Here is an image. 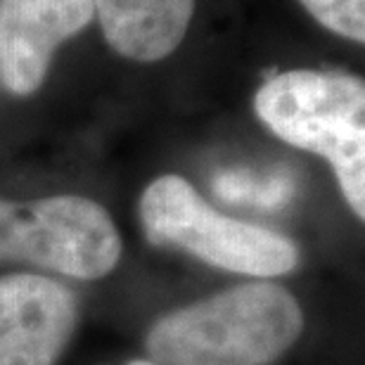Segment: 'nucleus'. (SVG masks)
I'll use <instances>...</instances> for the list:
<instances>
[{
	"label": "nucleus",
	"instance_id": "1",
	"mask_svg": "<svg viewBox=\"0 0 365 365\" xmlns=\"http://www.w3.org/2000/svg\"><path fill=\"white\" fill-rule=\"evenodd\" d=\"M302 330V306L287 289L250 282L159 318L145 346L157 365H268Z\"/></svg>",
	"mask_w": 365,
	"mask_h": 365
},
{
	"label": "nucleus",
	"instance_id": "2",
	"mask_svg": "<svg viewBox=\"0 0 365 365\" xmlns=\"http://www.w3.org/2000/svg\"><path fill=\"white\" fill-rule=\"evenodd\" d=\"M259 119L280 140L330 162L344 200L365 216V86L334 71H284L261 86Z\"/></svg>",
	"mask_w": 365,
	"mask_h": 365
},
{
	"label": "nucleus",
	"instance_id": "3",
	"mask_svg": "<svg viewBox=\"0 0 365 365\" xmlns=\"http://www.w3.org/2000/svg\"><path fill=\"white\" fill-rule=\"evenodd\" d=\"M140 223L152 245L180 247L221 271L273 277L299 264L292 240L223 216L180 176L150 182L140 197Z\"/></svg>",
	"mask_w": 365,
	"mask_h": 365
},
{
	"label": "nucleus",
	"instance_id": "4",
	"mask_svg": "<svg viewBox=\"0 0 365 365\" xmlns=\"http://www.w3.org/2000/svg\"><path fill=\"white\" fill-rule=\"evenodd\" d=\"M119 259V230L98 202L78 195L0 200V261H26L76 280H98Z\"/></svg>",
	"mask_w": 365,
	"mask_h": 365
},
{
	"label": "nucleus",
	"instance_id": "5",
	"mask_svg": "<svg viewBox=\"0 0 365 365\" xmlns=\"http://www.w3.org/2000/svg\"><path fill=\"white\" fill-rule=\"evenodd\" d=\"M76 325V299L43 275L0 277V365H55Z\"/></svg>",
	"mask_w": 365,
	"mask_h": 365
},
{
	"label": "nucleus",
	"instance_id": "6",
	"mask_svg": "<svg viewBox=\"0 0 365 365\" xmlns=\"http://www.w3.org/2000/svg\"><path fill=\"white\" fill-rule=\"evenodd\" d=\"M93 17V0H0V81L7 91H38L55 50Z\"/></svg>",
	"mask_w": 365,
	"mask_h": 365
},
{
	"label": "nucleus",
	"instance_id": "7",
	"mask_svg": "<svg viewBox=\"0 0 365 365\" xmlns=\"http://www.w3.org/2000/svg\"><path fill=\"white\" fill-rule=\"evenodd\" d=\"M192 10L195 0H93L107 43L135 62L169 57L185 38Z\"/></svg>",
	"mask_w": 365,
	"mask_h": 365
},
{
	"label": "nucleus",
	"instance_id": "8",
	"mask_svg": "<svg viewBox=\"0 0 365 365\" xmlns=\"http://www.w3.org/2000/svg\"><path fill=\"white\" fill-rule=\"evenodd\" d=\"M214 190L221 200L235 204H254V207L275 209L292 200L297 182L289 173H254L247 169L221 171L214 178Z\"/></svg>",
	"mask_w": 365,
	"mask_h": 365
},
{
	"label": "nucleus",
	"instance_id": "9",
	"mask_svg": "<svg viewBox=\"0 0 365 365\" xmlns=\"http://www.w3.org/2000/svg\"><path fill=\"white\" fill-rule=\"evenodd\" d=\"M313 19L351 41H365V0H299Z\"/></svg>",
	"mask_w": 365,
	"mask_h": 365
},
{
	"label": "nucleus",
	"instance_id": "10",
	"mask_svg": "<svg viewBox=\"0 0 365 365\" xmlns=\"http://www.w3.org/2000/svg\"><path fill=\"white\" fill-rule=\"evenodd\" d=\"M128 365H157V363H152V361H130Z\"/></svg>",
	"mask_w": 365,
	"mask_h": 365
}]
</instances>
